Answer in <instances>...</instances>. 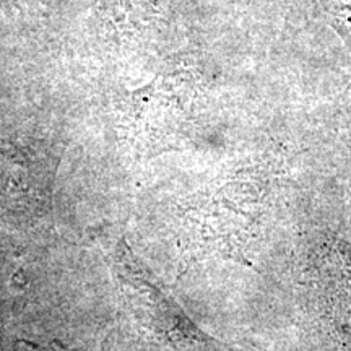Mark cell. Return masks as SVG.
<instances>
[{
	"label": "cell",
	"mask_w": 351,
	"mask_h": 351,
	"mask_svg": "<svg viewBox=\"0 0 351 351\" xmlns=\"http://www.w3.org/2000/svg\"><path fill=\"white\" fill-rule=\"evenodd\" d=\"M121 245L117 254L119 276L129 293L135 309L140 311L142 320L158 337L165 339L176 348L191 351H231L219 341L204 333L194 322H191L184 311L166 296L155 283L143 274L137 258Z\"/></svg>",
	"instance_id": "cell-1"
}]
</instances>
